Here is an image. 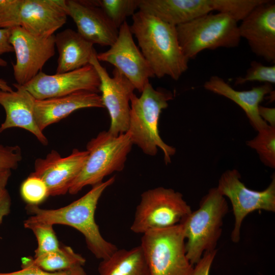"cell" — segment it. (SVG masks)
Instances as JSON below:
<instances>
[{"label":"cell","mask_w":275,"mask_h":275,"mask_svg":"<svg viewBox=\"0 0 275 275\" xmlns=\"http://www.w3.org/2000/svg\"><path fill=\"white\" fill-rule=\"evenodd\" d=\"M132 20L131 32L154 76L178 80L187 70L189 60L181 48L176 26L140 10Z\"/></svg>","instance_id":"6da1fadb"},{"label":"cell","mask_w":275,"mask_h":275,"mask_svg":"<svg viewBox=\"0 0 275 275\" xmlns=\"http://www.w3.org/2000/svg\"><path fill=\"white\" fill-rule=\"evenodd\" d=\"M114 176L92 186L85 195L67 206L54 209H42L38 205H27L31 214L29 219L54 225H64L78 230L84 236L88 249L97 259L103 260L118 249L105 239L95 219L98 202L104 191L115 181Z\"/></svg>","instance_id":"7a4b0ae2"},{"label":"cell","mask_w":275,"mask_h":275,"mask_svg":"<svg viewBox=\"0 0 275 275\" xmlns=\"http://www.w3.org/2000/svg\"><path fill=\"white\" fill-rule=\"evenodd\" d=\"M172 93L167 90L155 89L149 82L140 97L133 93L130 100L128 129L133 145L139 147L146 155H155L159 148L163 152L166 164L171 162L176 149L164 142L158 129L162 111L173 99Z\"/></svg>","instance_id":"3957f363"},{"label":"cell","mask_w":275,"mask_h":275,"mask_svg":"<svg viewBox=\"0 0 275 275\" xmlns=\"http://www.w3.org/2000/svg\"><path fill=\"white\" fill-rule=\"evenodd\" d=\"M227 201L216 187L202 198L199 208L180 223L185 240L187 257L197 264L206 252L216 250L221 236L223 219L228 212Z\"/></svg>","instance_id":"277c9868"},{"label":"cell","mask_w":275,"mask_h":275,"mask_svg":"<svg viewBox=\"0 0 275 275\" xmlns=\"http://www.w3.org/2000/svg\"><path fill=\"white\" fill-rule=\"evenodd\" d=\"M133 144L126 132L114 135L108 131L100 132L86 146L88 155L68 193L77 194L88 185L94 186L115 172L122 171Z\"/></svg>","instance_id":"5b68a950"},{"label":"cell","mask_w":275,"mask_h":275,"mask_svg":"<svg viewBox=\"0 0 275 275\" xmlns=\"http://www.w3.org/2000/svg\"><path fill=\"white\" fill-rule=\"evenodd\" d=\"M67 16L65 0H0V29L20 26L48 37L66 23Z\"/></svg>","instance_id":"8992f818"},{"label":"cell","mask_w":275,"mask_h":275,"mask_svg":"<svg viewBox=\"0 0 275 275\" xmlns=\"http://www.w3.org/2000/svg\"><path fill=\"white\" fill-rule=\"evenodd\" d=\"M176 28L181 48L189 60L204 50L236 47L241 39L238 22L222 13H207Z\"/></svg>","instance_id":"52a82bcc"},{"label":"cell","mask_w":275,"mask_h":275,"mask_svg":"<svg viewBox=\"0 0 275 275\" xmlns=\"http://www.w3.org/2000/svg\"><path fill=\"white\" fill-rule=\"evenodd\" d=\"M140 245L150 275H191L194 267L186 256L180 224L147 231Z\"/></svg>","instance_id":"ba28073f"},{"label":"cell","mask_w":275,"mask_h":275,"mask_svg":"<svg viewBox=\"0 0 275 275\" xmlns=\"http://www.w3.org/2000/svg\"><path fill=\"white\" fill-rule=\"evenodd\" d=\"M191 211L180 192L161 186L150 189L141 195L130 230L143 234L172 227L179 224Z\"/></svg>","instance_id":"9c48e42d"},{"label":"cell","mask_w":275,"mask_h":275,"mask_svg":"<svg viewBox=\"0 0 275 275\" xmlns=\"http://www.w3.org/2000/svg\"><path fill=\"white\" fill-rule=\"evenodd\" d=\"M240 178L237 170H227L221 175L216 187L224 197L229 199L232 205L235 222L231 238L234 243H238L240 239L241 225L249 214L260 210L275 212L274 174L268 186L261 191L248 188Z\"/></svg>","instance_id":"30bf717a"},{"label":"cell","mask_w":275,"mask_h":275,"mask_svg":"<svg viewBox=\"0 0 275 275\" xmlns=\"http://www.w3.org/2000/svg\"><path fill=\"white\" fill-rule=\"evenodd\" d=\"M10 41L16 54L13 65L16 84L24 86L40 72L55 53V35L35 36L20 26L11 29Z\"/></svg>","instance_id":"8fae6325"},{"label":"cell","mask_w":275,"mask_h":275,"mask_svg":"<svg viewBox=\"0 0 275 275\" xmlns=\"http://www.w3.org/2000/svg\"><path fill=\"white\" fill-rule=\"evenodd\" d=\"M94 54L89 62L100 78L99 91L104 107L108 112L111 124L108 131L118 135L128 131L130 113V100L134 93V86L120 72L114 68L111 76Z\"/></svg>","instance_id":"7c38bea8"},{"label":"cell","mask_w":275,"mask_h":275,"mask_svg":"<svg viewBox=\"0 0 275 275\" xmlns=\"http://www.w3.org/2000/svg\"><path fill=\"white\" fill-rule=\"evenodd\" d=\"M132 35L126 21L119 29L115 42L106 51L97 53L96 58L99 62L113 65L141 93L149 79L155 76Z\"/></svg>","instance_id":"4fadbf2b"},{"label":"cell","mask_w":275,"mask_h":275,"mask_svg":"<svg viewBox=\"0 0 275 275\" xmlns=\"http://www.w3.org/2000/svg\"><path fill=\"white\" fill-rule=\"evenodd\" d=\"M97 72L88 64L79 69L63 73L47 74L40 72L23 86L37 100L66 96L79 91L100 92Z\"/></svg>","instance_id":"5bb4252c"},{"label":"cell","mask_w":275,"mask_h":275,"mask_svg":"<svg viewBox=\"0 0 275 275\" xmlns=\"http://www.w3.org/2000/svg\"><path fill=\"white\" fill-rule=\"evenodd\" d=\"M88 155L87 150L74 149L70 155L62 157L57 151L52 150L44 158L35 160L34 171L31 175L44 182L49 196L65 195L80 172Z\"/></svg>","instance_id":"9a60e30c"},{"label":"cell","mask_w":275,"mask_h":275,"mask_svg":"<svg viewBox=\"0 0 275 275\" xmlns=\"http://www.w3.org/2000/svg\"><path fill=\"white\" fill-rule=\"evenodd\" d=\"M241 38L252 51L268 62L275 61V3L266 0L256 7L238 25Z\"/></svg>","instance_id":"2e32d148"},{"label":"cell","mask_w":275,"mask_h":275,"mask_svg":"<svg viewBox=\"0 0 275 275\" xmlns=\"http://www.w3.org/2000/svg\"><path fill=\"white\" fill-rule=\"evenodd\" d=\"M68 16L73 20L77 33L91 43L111 46L119 30L95 1L65 0Z\"/></svg>","instance_id":"e0dca14e"},{"label":"cell","mask_w":275,"mask_h":275,"mask_svg":"<svg viewBox=\"0 0 275 275\" xmlns=\"http://www.w3.org/2000/svg\"><path fill=\"white\" fill-rule=\"evenodd\" d=\"M13 86L16 90H0V105L6 113L5 119L0 125V133L13 127L21 128L32 133L43 145H47L48 140L36 121V99L23 86L16 83Z\"/></svg>","instance_id":"ac0fdd59"},{"label":"cell","mask_w":275,"mask_h":275,"mask_svg":"<svg viewBox=\"0 0 275 275\" xmlns=\"http://www.w3.org/2000/svg\"><path fill=\"white\" fill-rule=\"evenodd\" d=\"M90 107L104 108L101 96L95 92L79 91L59 97L36 99L34 114L37 125L43 131L74 111Z\"/></svg>","instance_id":"d6986e66"},{"label":"cell","mask_w":275,"mask_h":275,"mask_svg":"<svg viewBox=\"0 0 275 275\" xmlns=\"http://www.w3.org/2000/svg\"><path fill=\"white\" fill-rule=\"evenodd\" d=\"M204 88L212 93L223 96L233 101L244 112L249 121L257 131L268 126L258 114L260 103L265 97L273 91L272 85L264 84L248 91H237L233 89L224 79L211 76L204 84Z\"/></svg>","instance_id":"ffe728a7"},{"label":"cell","mask_w":275,"mask_h":275,"mask_svg":"<svg viewBox=\"0 0 275 275\" xmlns=\"http://www.w3.org/2000/svg\"><path fill=\"white\" fill-rule=\"evenodd\" d=\"M139 10L175 26L213 11L211 0H140Z\"/></svg>","instance_id":"44dd1931"},{"label":"cell","mask_w":275,"mask_h":275,"mask_svg":"<svg viewBox=\"0 0 275 275\" xmlns=\"http://www.w3.org/2000/svg\"><path fill=\"white\" fill-rule=\"evenodd\" d=\"M55 45L59 56L56 73L75 70L89 64L96 53L94 44L76 31L67 29L55 35Z\"/></svg>","instance_id":"7402d4cb"},{"label":"cell","mask_w":275,"mask_h":275,"mask_svg":"<svg viewBox=\"0 0 275 275\" xmlns=\"http://www.w3.org/2000/svg\"><path fill=\"white\" fill-rule=\"evenodd\" d=\"M98 270L99 275H150L140 245L130 250L118 249L101 260Z\"/></svg>","instance_id":"603a6c76"},{"label":"cell","mask_w":275,"mask_h":275,"mask_svg":"<svg viewBox=\"0 0 275 275\" xmlns=\"http://www.w3.org/2000/svg\"><path fill=\"white\" fill-rule=\"evenodd\" d=\"M29 259L33 264L47 271H70L87 275L84 268L85 258L68 246H60L55 251Z\"/></svg>","instance_id":"cb8c5ba5"},{"label":"cell","mask_w":275,"mask_h":275,"mask_svg":"<svg viewBox=\"0 0 275 275\" xmlns=\"http://www.w3.org/2000/svg\"><path fill=\"white\" fill-rule=\"evenodd\" d=\"M246 145L256 151L265 166L275 168V127L268 125L258 131L257 135L248 141Z\"/></svg>","instance_id":"d4e9b609"},{"label":"cell","mask_w":275,"mask_h":275,"mask_svg":"<svg viewBox=\"0 0 275 275\" xmlns=\"http://www.w3.org/2000/svg\"><path fill=\"white\" fill-rule=\"evenodd\" d=\"M23 226L31 230L37 239V247L34 257L55 251L60 248L61 245L52 225L28 218L23 222Z\"/></svg>","instance_id":"484cf974"},{"label":"cell","mask_w":275,"mask_h":275,"mask_svg":"<svg viewBox=\"0 0 275 275\" xmlns=\"http://www.w3.org/2000/svg\"><path fill=\"white\" fill-rule=\"evenodd\" d=\"M97 5L119 30L139 9L140 0H95Z\"/></svg>","instance_id":"4316f807"},{"label":"cell","mask_w":275,"mask_h":275,"mask_svg":"<svg viewBox=\"0 0 275 275\" xmlns=\"http://www.w3.org/2000/svg\"><path fill=\"white\" fill-rule=\"evenodd\" d=\"M266 0H211L213 11L228 15L237 22L243 20Z\"/></svg>","instance_id":"83f0119b"},{"label":"cell","mask_w":275,"mask_h":275,"mask_svg":"<svg viewBox=\"0 0 275 275\" xmlns=\"http://www.w3.org/2000/svg\"><path fill=\"white\" fill-rule=\"evenodd\" d=\"M20 194L28 205H38L49 196L44 182L31 174L21 184Z\"/></svg>","instance_id":"f1b7e54d"},{"label":"cell","mask_w":275,"mask_h":275,"mask_svg":"<svg viewBox=\"0 0 275 275\" xmlns=\"http://www.w3.org/2000/svg\"><path fill=\"white\" fill-rule=\"evenodd\" d=\"M259 81L271 85L275 83V66H265L254 61L243 76L236 78L235 85L245 84L249 81Z\"/></svg>","instance_id":"f546056e"},{"label":"cell","mask_w":275,"mask_h":275,"mask_svg":"<svg viewBox=\"0 0 275 275\" xmlns=\"http://www.w3.org/2000/svg\"><path fill=\"white\" fill-rule=\"evenodd\" d=\"M22 159V152L19 146L0 144V171L17 169Z\"/></svg>","instance_id":"4dcf8cb0"},{"label":"cell","mask_w":275,"mask_h":275,"mask_svg":"<svg viewBox=\"0 0 275 275\" xmlns=\"http://www.w3.org/2000/svg\"><path fill=\"white\" fill-rule=\"evenodd\" d=\"M0 275H78L70 271L50 272L44 270L33 264L29 257L22 259L21 269L10 272H0Z\"/></svg>","instance_id":"1f68e13d"},{"label":"cell","mask_w":275,"mask_h":275,"mask_svg":"<svg viewBox=\"0 0 275 275\" xmlns=\"http://www.w3.org/2000/svg\"><path fill=\"white\" fill-rule=\"evenodd\" d=\"M217 253V250L205 252L195 264L191 275H209L212 264Z\"/></svg>","instance_id":"d6a6232c"},{"label":"cell","mask_w":275,"mask_h":275,"mask_svg":"<svg viewBox=\"0 0 275 275\" xmlns=\"http://www.w3.org/2000/svg\"><path fill=\"white\" fill-rule=\"evenodd\" d=\"M11 29H0V67L7 66V62L3 60L1 56L5 53L14 52L10 38Z\"/></svg>","instance_id":"836d02e7"},{"label":"cell","mask_w":275,"mask_h":275,"mask_svg":"<svg viewBox=\"0 0 275 275\" xmlns=\"http://www.w3.org/2000/svg\"><path fill=\"white\" fill-rule=\"evenodd\" d=\"M11 204V198L7 190L0 192V224L4 217L9 213Z\"/></svg>","instance_id":"e575fe53"},{"label":"cell","mask_w":275,"mask_h":275,"mask_svg":"<svg viewBox=\"0 0 275 275\" xmlns=\"http://www.w3.org/2000/svg\"><path fill=\"white\" fill-rule=\"evenodd\" d=\"M258 114L261 118L268 125L275 127V108L259 105Z\"/></svg>","instance_id":"d590c367"},{"label":"cell","mask_w":275,"mask_h":275,"mask_svg":"<svg viewBox=\"0 0 275 275\" xmlns=\"http://www.w3.org/2000/svg\"><path fill=\"white\" fill-rule=\"evenodd\" d=\"M11 175V170L0 171V192L6 189V187Z\"/></svg>","instance_id":"8d00e7d4"},{"label":"cell","mask_w":275,"mask_h":275,"mask_svg":"<svg viewBox=\"0 0 275 275\" xmlns=\"http://www.w3.org/2000/svg\"><path fill=\"white\" fill-rule=\"evenodd\" d=\"M0 90L8 92L13 91V89L8 85L7 82L2 78H0Z\"/></svg>","instance_id":"74e56055"}]
</instances>
